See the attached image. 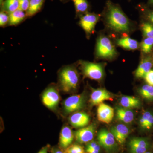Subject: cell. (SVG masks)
<instances>
[{
    "instance_id": "1",
    "label": "cell",
    "mask_w": 153,
    "mask_h": 153,
    "mask_svg": "<svg viewBox=\"0 0 153 153\" xmlns=\"http://www.w3.org/2000/svg\"><path fill=\"white\" fill-rule=\"evenodd\" d=\"M108 26L117 32L126 33L129 31L130 24L126 16L118 7L110 4L107 15Z\"/></svg>"
},
{
    "instance_id": "2",
    "label": "cell",
    "mask_w": 153,
    "mask_h": 153,
    "mask_svg": "<svg viewBox=\"0 0 153 153\" xmlns=\"http://www.w3.org/2000/svg\"><path fill=\"white\" fill-rule=\"evenodd\" d=\"M59 79L61 89L64 92L68 93L77 88L79 81V74L74 67L66 66L60 71Z\"/></svg>"
},
{
    "instance_id": "3",
    "label": "cell",
    "mask_w": 153,
    "mask_h": 153,
    "mask_svg": "<svg viewBox=\"0 0 153 153\" xmlns=\"http://www.w3.org/2000/svg\"><path fill=\"white\" fill-rule=\"evenodd\" d=\"M97 54L104 59H111L116 54L114 47L110 39L105 36L99 38L97 45Z\"/></svg>"
},
{
    "instance_id": "4",
    "label": "cell",
    "mask_w": 153,
    "mask_h": 153,
    "mask_svg": "<svg viewBox=\"0 0 153 153\" xmlns=\"http://www.w3.org/2000/svg\"><path fill=\"white\" fill-rule=\"evenodd\" d=\"M85 103V96L83 94L71 96L64 100L63 111L66 114L78 111L84 107Z\"/></svg>"
},
{
    "instance_id": "5",
    "label": "cell",
    "mask_w": 153,
    "mask_h": 153,
    "mask_svg": "<svg viewBox=\"0 0 153 153\" xmlns=\"http://www.w3.org/2000/svg\"><path fill=\"white\" fill-rule=\"evenodd\" d=\"M81 65L83 74L86 77L96 80L102 79L104 70L101 64L83 61Z\"/></svg>"
},
{
    "instance_id": "6",
    "label": "cell",
    "mask_w": 153,
    "mask_h": 153,
    "mask_svg": "<svg viewBox=\"0 0 153 153\" xmlns=\"http://www.w3.org/2000/svg\"><path fill=\"white\" fill-rule=\"evenodd\" d=\"M99 144L108 153H112L117 148L116 140L111 131L102 129L99 131L97 134Z\"/></svg>"
},
{
    "instance_id": "7",
    "label": "cell",
    "mask_w": 153,
    "mask_h": 153,
    "mask_svg": "<svg viewBox=\"0 0 153 153\" xmlns=\"http://www.w3.org/2000/svg\"><path fill=\"white\" fill-rule=\"evenodd\" d=\"M42 102L48 108L54 109L58 105L60 100V96L58 91L54 87L47 88L43 94Z\"/></svg>"
},
{
    "instance_id": "8",
    "label": "cell",
    "mask_w": 153,
    "mask_h": 153,
    "mask_svg": "<svg viewBox=\"0 0 153 153\" xmlns=\"http://www.w3.org/2000/svg\"><path fill=\"white\" fill-rule=\"evenodd\" d=\"M95 133V126L91 124L75 131L74 137L77 142L85 143L92 141Z\"/></svg>"
},
{
    "instance_id": "9",
    "label": "cell",
    "mask_w": 153,
    "mask_h": 153,
    "mask_svg": "<svg viewBox=\"0 0 153 153\" xmlns=\"http://www.w3.org/2000/svg\"><path fill=\"white\" fill-rule=\"evenodd\" d=\"M99 18V16L96 14H85L80 19L79 25L87 35H90L93 33Z\"/></svg>"
},
{
    "instance_id": "10",
    "label": "cell",
    "mask_w": 153,
    "mask_h": 153,
    "mask_svg": "<svg viewBox=\"0 0 153 153\" xmlns=\"http://www.w3.org/2000/svg\"><path fill=\"white\" fill-rule=\"evenodd\" d=\"M149 146L148 140L143 138H133L129 143L130 153H144L147 152Z\"/></svg>"
},
{
    "instance_id": "11",
    "label": "cell",
    "mask_w": 153,
    "mask_h": 153,
    "mask_svg": "<svg viewBox=\"0 0 153 153\" xmlns=\"http://www.w3.org/2000/svg\"><path fill=\"white\" fill-rule=\"evenodd\" d=\"M114 109L105 103L99 105L97 109L98 120L101 122L109 124L112 121L114 117Z\"/></svg>"
},
{
    "instance_id": "12",
    "label": "cell",
    "mask_w": 153,
    "mask_h": 153,
    "mask_svg": "<svg viewBox=\"0 0 153 153\" xmlns=\"http://www.w3.org/2000/svg\"><path fill=\"white\" fill-rule=\"evenodd\" d=\"M113 97L108 91L103 88L92 89L90 95L91 104L93 105H99L105 100H112Z\"/></svg>"
},
{
    "instance_id": "13",
    "label": "cell",
    "mask_w": 153,
    "mask_h": 153,
    "mask_svg": "<svg viewBox=\"0 0 153 153\" xmlns=\"http://www.w3.org/2000/svg\"><path fill=\"white\" fill-rule=\"evenodd\" d=\"M111 132L114 136L115 138L120 144H123L129 134V129L125 125L119 124L113 127Z\"/></svg>"
},
{
    "instance_id": "14",
    "label": "cell",
    "mask_w": 153,
    "mask_h": 153,
    "mask_svg": "<svg viewBox=\"0 0 153 153\" xmlns=\"http://www.w3.org/2000/svg\"><path fill=\"white\" fill-rule=\"evenodd\" d=\"M69 120L70 124L74 127L83 128L89 123L90 117L85 112H77L71 115Z\"/></svg>"
},
{
    "instance_id": "15",
    "label": "cell",
    "mask_w": 153,
    "mask_h": 153,
    "mask_svg": "<svg viewBox=\"0 0 153 153\" xmlns=\"http://www.w3.org/2000/svg\"><path fill=\"white\" fill-rule=\"evenodd\" d=\"M73 132L69 127H63L60 131L59 145L62 149L66 150L71 145L74 140Z\"/></svg>"
},
{
    "instance_id": "16",
    "label": "cell",
    "mask_w": 153,
    "mask_h": 153,
    "mask_svg": "<svg viewBox=\"0 0 153 153\" xmlns=\"http://www.w3.org/2000/svg\"><path fill=\"white\" fill-rule=\"evenodd\" d=\"M152 63L150 57L145 58L142 60L139 66L135 71V76L137 78L144 77L148 72L151 70Z\"/></svg>"
},
{
    "instance_id": "17",
    "label": "cell",
    "mask_w": 153,
    "mask_h": 153,
    "mask_svg": "<svg viewBox=\"0 0 153 153\" xmlns=\"http://www.w3.org/2000/svg\"><path fill=\"white\" fill-rule=\"evenodd\" d=\"M117 120L126 123H130L134 120V113L131 110L123 107H118L116 109Z\"/></svg>"
},
{
    "instance_id": "18",
    "label": "cell",
    "mask_w": 153,
    "mask_h": 153,
    "mask_svg": "<svg viewBox=\"0 0 153 153\" xmlns=\"http://www.w3.org/2000/svg\"><path fill=\"white\" fill-rule=\"evenodd\" d=\"M120 104L126 108H133L139 107L140 105V100L136 97L130 96H124L120 100Z\"/></svg>"
},
{
    "instance_id": "19",
    "label": "cell",
    "mask_w": 153,
    "mask_h": 153,
    "mask_svg": "<svg viewBox=\"0 0 153 153\" xmlns=\"http://www.w3.org/2000/svg\"><path fill=\"white\" fill-rule=\"evenodd\" d=\"M139 123L142 128L145 130L150 129L153 126V114L149 111L143 114L140 118Z\"/></svg>"
},
{
    "instance_id": "20",
    "label": "cell",
    "mask_w": 153,
    "mask_h": 153,
    "mask_svg": "<svg viewBox=\"0 0 153 153\" xmlns=\"http://www.w3.org/2000/svg\"><path fill=\"white\" fill-rule=\"evenodd\" d=\"M117 44L120 47L129 50H135L139 47V43L136 40L128 37L118 39Z\"/></svg>"
},
{
    "instance_id": "21",
    "label": "cell",
    "mask_w": 153,
    "mask_h": 153,
    "mask_svg": "<svg viewBox=\"0 0 153 153\" xmlns=\"http://www.w3.org/2000/svg\"><path fill=\"white\" fill-rule=\"evenodd\" d=\"M9 24L11 26H15L20 24L25 19L26 15L24 11L18 10L10 13Z\"/></svg>"
},
{
    "instance_id": "22",
    "label": "cell",
    "mask_w": 153,
    "mask_h": 153,
    "mask_svg": "<svg viewBox=\"0 0 153 153\" xmlns=\"http://www.w3.org/2000/svg\"><path fill=\"white\" fill-rule=\"evenodd\" d=\"M44 0H30V6L27 11L28 16H33L38 13L42 7Z\"/></svg>"
},
{
    "instance_id": "23",
    "label": "cell",
    "mask_w": 153,
    "mask_h": 153,
    "mask_svg": "<svg viewBox=\"0 0 153 153\" xmlns=\"http://www.w3.org/2000/svg\"><path fill=\"white\" fill-rule=\"evenodd\" d=\"M139 93L143 98L148 100H153V86L147 84L143 85L140 88Z\"/></svg>"
},
{
    "instance_id": "24",
    "label": "cell",
    "mask_w": 153,
    "mask_h": 153,
    "mask_svg": "<svg viewBox=\"0 0 153 153\" xmlns=\"http://www.w3.org/2000/svg\"><path fill=\"white\" fill-rule=\"evenodd\" d=\"M19 0H6L4 2V9L10 13L19 10Z\"/></svg>"
},
{
    "instance_id": "25",
    "label": "cell",
    "mask_w": 153,
    "mask_h": 153,
    "mask_svg": "<svg viewBox=\"0 0 153 153\" xmlns=\"http://www.w3.org/2000/svg\"><path fill=\"white\" fill-rule=\"evenodd\" d=\"M77 12L83 13L88 8V3L86 0H72Z\"/></svg>"
},
{
    "instance_id": "26",
    "label": "cell",
    "mask_w": 153,
    "mask_h": 153,
    "mask_svg": "<svg viewBox=\"0 0 153 153\" xmlns=\"http://www.w3.org/2000/svg\"><path fill=\"white\" fill-rule=\"evenodd\" d=\"M153 47V38L146 37L142 43L141 49L143 52L145 53H149Z\"/></svg>"
},
{
    "instance_id": "27",
    "label": "cell",
    "mask_w": 153,
    "mask_h": 153,
    "mask_svg": "<svg viewBox=\"0 0 153 153\" xmlns=\"http://www.w3.org/2000/svg\"><path fill=\"white\" fill-rule=\"evenodd\" d=\"M143 33L147 38L153 39V25L149 23H145L142 26Z\"/></svg>"
},
{
    "instance_id": "28",
    "label": "cell",
    "mask_w": 153,
    "mask_h": 153,
    "mask_svg": "<svg viewBox=\"0 0 153 153\" xmlns=\"http://www.w3.org/2000/svg\"><path fill=\"white\" fill-rule=\"evenodd\" d=\"M82 147L80 145L74 144L70 145L65 150V153H84Z\"/></svg>"
},
{
    "instance_id": "29",
    "label": "cell",
    "mask_w": 153,
    "mask_h": 153,
    "mask_svg": "<svg viewBox=\"0 0 153 153\" xmlns=\"http://www.w3.org/2000/svg\"><path fill=\"white\" fill-rule=\"evenodd\" d=\"M101 148H100V145L95 141H91L88 143L86 145V151L92 150L97 151V152H100Z\"/></svg>"
},
{
    "instance_id": "30",
    "label": "cell",
    "mask_w": 153,
    "mask_h": 153,
    "mask_svg": "<svg viewBox=\"0 0 153 153\" xmlns=\"http://www.w3.org/2000/svg\"><path fill=\"white\" fill-rule=\"evenodd\" d=\"M10 16L6 13L2 12L0 13V26L3 27L9 23Z\"/></svg>"
},
{
    "instance_id": "31",
    "label": "cell",
    "mask_w": 153,
    "mask_h": 153,
    "mask_svg": "<svg viewBox=\"0 0 153 153\" xmlns=\"http://www.w3.org/2000/svg\"><path fill=\"white\" fill-rule=\"evenodd\" d=\"M30 0H19V10L27 11L30 6Z\"/></svg>"
},
{
    "instance_id": "32",
    "label": "cell",
    "mask_w": 153,
    "mask_h": 153,
    "mask_svg": "<svg viewBox=\"0 0 153 153\" xmlns=\"http://www.w3.org/2000/svg\"><path fill=\"white\" fill-rule=\"evenodd\" d=\"M144 78L148 84L153 86V70L149 71Z\"/></svg>"
},
{
    "instance_id": "33",
    "label": "cell",
    "mask_w": 153,
    "mask_h": 153,
    "mask_svg": "<svg viewBox=\"0 0 153 153\" xmlns=\"http://www.w3.org/2000/svg\"><path fill=\"white\" fill-rule=\"evenodd\" d=\"M49 149V146H47L43 147L38 152V153H48V150Z\"/></svg>"
},
{
    "instance_id": "34",
    "label": "cell",
    "mask_w": 153,
    "mask_h": 153,
    "mask_svg": "<svg viewBox=\"0 0 153 153\" xmlns=\"http://www.w3.org/2000/svg\"><path fill=\"white\" fill-rule=\"evenodd\" d=\"M52 153H65L58 148H54L52 150Z\"/></svg>"
},
{
    "instance_id": "35",
    "label": "cell",
    "mask_w": 153,
    "mask_h": 153,
    "mask_svg": "<svg viewBox=\"0 0 153 153\" xmlns=\"http://www.w3.org/2000/svg\"><path fill=\"white\" fill-rule=\"evenodd\" d=\"M148 17L151 22L153 23V11L149 12L148 14Z\"/></svg>"
},
{
    "instance_id": "36",
    "label": "cell",
    "mask_w": 153,
    "mask_h": 153,
    "mask_svg": "<svg viewBox=\"0 0 153 153\" xmlns=\"http://www.w3.org/2000/svg\"><path fill=\"white\" fill-rule=\"evenodd\" d=\"M149 3L151 4H152L153 5V0H149Z\"/></svg>"
},
{
    "instance_id": "37",
    "label": "cell",
    "mask_w": 153,
    "mask_h": 153,
    "mask_svg": "<svg viewBox=\"0 0 153 153\" xmlns=\"http://www.w3.org/2000/svg\"><path fill=\"white\" fill-rule=\"evenodd\" d=\"M144 153H152L151 152H145Z\"/></svg>"
}]
</instances>
